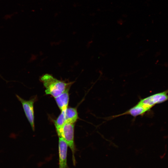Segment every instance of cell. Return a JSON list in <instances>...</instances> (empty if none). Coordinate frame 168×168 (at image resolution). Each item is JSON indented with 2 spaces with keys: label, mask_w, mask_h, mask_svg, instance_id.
<instances>
[{
  "label": "cell",
  "mask_w": 168,
  "mask_h": 168,
  "mask_svg": "<svg viewBox=\"0 0 168 168\" xmlns=\"http://www.w3.org/2000/svg\"><path fill=\"white\" fill-rule=\"evenodd\" d=\"M40 80L45 88L46 94L50 95L54 98L60 95L68 86H71L74 83V82H67L58 80L48 73L41 76Z\"/></svg>",
  "instance_id": "cell-1"
},
{
  "label": "cell",
  "mask_w": 168,
  "mask_h": 168,
  "mask_svg": "<svg viewBox=\"0 0 168 168\" xmlns=\"http://www.w3.org/2000/svg\"><path fill=\"white\" fill-rule=\"evenodd\" d=\"M65 111H61L56 119L54 121V125L57 133H58L66 123Z\"/></svg>",
  "instance_id": "cell-9"
},
{
  "label": "cell",
  "mask_w": 168,
  "mask_h": 168,
  "mask_svg": "<svg viewBox=\"0 0 168 168\" xmlns=\"http://www.w3.org/2000/svg\"><path fill=\"white\" fill-rule=\"evenodd\" d=\"M66 123L74 124L78 117L76 108L68 107L65 111Z\"/></svg>",
  "instance_id": "cell-8"
},
{
  "label": "cell",
  "mask_w": 168,
  "mask_h": 168,
  "mask_svg": "<svg viewBox=\"0 0 168 168\" xmlns=\"http://www.w3.org/2000/svg\"><path fill=\"white\" fill-rule=\"evenodd\" d=\"M71 86H68L63 92L54 98L57 105L61 111L66 110L68 107L69 100V92Z\"/></svg>",
  "instance_id": "cell-6"
},
{
  "label": "cell",
  "mask_w": 168,
  "mask_h": 168,
  "mask_svg": "<svg viewBox=\"0 0 168 168\" xmlns=\"http://www.w3.org/2000/svg\"><path fill=\"white\" fill-rule=\"evenodd\" d=\"M16 96L18 100L21 103L25 115L32 130L34 131L35 127L34 104L37 100V97L35 96L29 100H26L17 95H16Z\"/></svg>",
  "instance_id": "cell-4"
},
{
  "label": "cell",
  "mask_w": 168,
  "mask_h": 168,
  "mask_svg": "<svg viewBox=\"0 0 168 168\" xmlns=\"http://www.w3.org/2000/svg\"><path fill=\"white\" fill-rule=\"evenodd\" d=\"M74 124L65 123L57 133L58 137L62 138L70 148L72 153V161L75 166L76 161L75 154L76 151L74 140Z\"/></svg>",
  "instance_id": "cell-2"
},
{
  "label": "cell",
  "mask_w": 168,
  "mask_h": 168,
  "mask_svg": "<svg viewBox=\"0 0 168 168\" xmlns=\"http://www.w3.org/2000/svg\"><path fill=\"white\" fill-rule=\"evenodd\" d=\"M148 110L145 108L137 103L134 106H133L126 111L122 114L113 116L112 118H114L119 116L124 115H130L133 117L142 115Z\"/></svg>",
  "instance_id": "cell-7"
},
{
  "label": "cell",
  "mask_w": 168,
  "mask_h": 168,
  "mask_svg": "<svg viewBox=\"0 0 168 168\" xmlns=\"http://www.w3.org/2000/svg\"><path fill=\"white\" fill-rule=\"evenodd\" d=\"M68 147V145L63 139L59 137V168H69L67 161Z\"/></svg>",
  "instance_id": "cell-5"
},
{
  "label": "cell",
  "mask_w": 168,
  "mask_h": 168,
  "mask_svg": "<svg viewBox=\"0 0 168 168\" xmlns=\"http://www.w3.org/2000/svg\"><path fill=\"white\" fill-rule=\"evenodd\" d=\"M168 89L142 99L138 103L150 110L156 105L168 100Z\"/></svg>",
  "instance_id": "cell-3"
}]
</instances>
